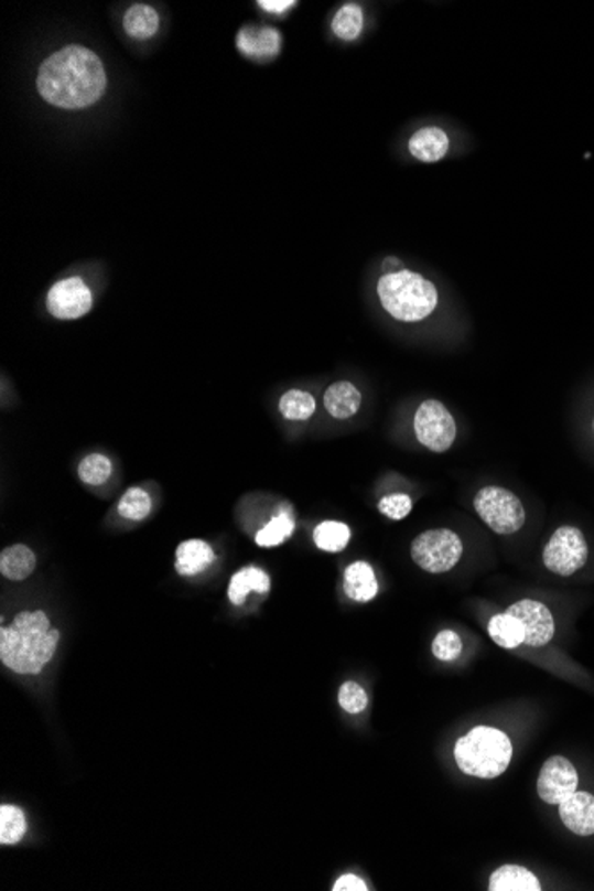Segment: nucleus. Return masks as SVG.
Masks as SVG:
<instances>
[{"label": "nucleus", "mask_w": 594, "mask_h": 891, "mask_svg": "<svg viewBox=\"0 0 594 891\" xmlns=\"http://www.w3.org/2000/svg\"><path fill=\"white\" fill-rule=\"evenodd\" d=\"M107 75L101 61L86 46L69 45L45 60L37 72V92L52 106L84 109L100 100Z\"/></svg>", "instance_id": "nucleus-1"}, {"label": "nucleus", "mask_w": 594, "mask_h": 891, "mask_svg": "<svg viewBox=\"0 0 594 891\" xmlns=\"http://www.w3.org/2000/svg\"><path fill=\"white\" fill-rule=\"evenodd\" d=\"M60 643L45 612H20L0 630V661L19 675H37L51 662Z\"/></svg>", "instance_id": "nucleus-2"}, {"label": "nucleus", "mask_w": 594, "mask_h": 891, "mask_svg": "<svg viewBox=\"0 0 594 891\" xmlns=\"http://www.w3.org/2000/svg\"><path fill=\"white\" fill-rule=\"evenodd\" d=\"M382 309L401 322L424 321L438 307V290L422 275L402 269L382 275L378 281Z\"/></svg>", "instance_id": "nucleus-3"}, {"label": "nucleus", "mask_w": 594, "mask_h": 891, "mask_svg": "<svg viewBox=\"0 0 594 891\" xmlns=\"http://www.w3.org/2000/svg\"><path fill=\"white\" fill-rule=\"evenodd\" d=\"M457 767L468 776L495 780L509 767L512 744L497 728L479 727L461 737L454 748Z\"/></svg>", "instance_id": "nucleus-4"}, {"label": "nucleus", "mask_w": 594, "mask_h": 891, "mask_svg": "<svg viewBox=\"0 0 594 891\" xmlns=\"http://www.w3.org/2000/svg\"><path fill=\"white\" fill-rule=\"evenodd\" d=\"M475 511L497 534H515L526 524V507L520 498L504 487H483L474 501Z\"/></svg>", "instance_id": "nucleus-5"}, {"label": "nucleus", "mask_w": 594, "mask_h": 891, "mask_svg": "<svg viewBox=\"0 0 594 891\" xmlns=\"http://www.w3.org/2000/svg\"><path fill=\"white\" fill-rule=\"evenodd\" d=\"M463 554V543L456 533L449 528H436L420 534L411 543V557L413 561L428 571V573H445L451 571Z\"/></svg>", "instance_id": "nucleus-6"}, {"label": "nucleus", "mask_w": 594, "mask_h": 891, "mask_svg": "<svg viewBox=\"0 0 594 891\" xmlns=\"http://www.w3.org/2000/svg\"><path fill=\"white\" fill-rule=\"evenodd\" d=\"M590 557V547L581 528L562 525L543 550V565L559 577H572L584 568Z\"/></svg>", "instance_id": "nucleus-7"}, {"label": "nucleus", "mask_w": 594, "mask_h": 891, "mask_svg": "<svg viewBox=\"0 0 594 891\" xmlns=\"http://www.w3.org/2000/svg\"><path fill=\"white\" fill-rule=\"evenodd\" d=\"M415 432L429 451L447 452L456 440V420L440 400H424L417 409Z\"/></svg>", "instance_id": "nucleus-8"}, {"label": "nucleus", "mask_w": 594, "mask_h": 891, "mask_svg": "<svg viewBox=\"0 0 594 891\" xmlns=\"http://www.w3.org/2000/svg\"><path fill=\"white\" fill-rule=\"evenodd\" d=\"M536 788L539 799L550 806H558L573 792L579 791V771L566 756L559 754L550 756L539 771Z\"/></svg>", "instance_id": "nucleus-9"}, {"label": "nucleus", "mask_w": 594, "mask_h": 891, "mask_svg": "<svg viewBox=\"0 0 594 891\" xmlns=\"http://www.w3.org/2000/svg\"><path fill=\"white\" fill-rule=\"evenodd\" d=\"M91 307V290L80 278L57 281L46 296V309L61 321L83 318Z\"/></svg>", "instance_id": "nucleus-10"}, {"label": "nucleus", "mask_w": 594, "mask_h": 891, "mask_svg": "<svg viewBox=\"0 0 594 891\" xmlns=\"http://www.w3.org/2000/svg\"><path fill=\"white\" fill-rule=\"evenodd\" d=\"M506 612L520 621L523 626V644L532 648H543L552 643L555 635V621L552 612L538 600H520L512 603Z\"/></svg>", "instance_id": "nucleus-11"}, {"label": "nucleus", "mask_w": 594, "mask_h": 891, "mask_svg": "<svg viewBox=\"0 0 594 891\" xmlns=\"http://www.w3.org/2000/svg\"><path fill=\"white\" fill-rule=\"evenodd\" d=\"M559 817L568 831L576 837L587 838L594 835V794L585 791L573 792L570 797L558 804Z\"/></svg>", "instance_id": "nucleus-12"}, {"label": "nucleus", "mask_w": 594, "mask_h": 891, "mask_svg": "<svg viewBox=\"0 0 594 891\" xmlns=\"http://www.w3.org/2000/svg\"><path fill=\"white\" fill-rule=\"evenodd\" d=\"M237 46L242 54L255 60H272L281 51V34L274 28L248 25L237 34Z\"/></svg>", "instance_id": "nucleus-13"}, {"label": "nucleus", "mask_w": 594, "mask_h": 891, "mask_svg": "<svg viewBox=\"0 0 594 891\" xmlns=\"http://www.w3.org/2000/svg\"><path fill=\"white\" fill-rule=\"evenodd\" d=\"M449 148H451V139H449L447 132L434 125L417 130L408 143L411 155L415 157L417 161L428 162V164L442 161L443 157L447 155Z\"/></svg>", "instance_id": "nucleus-14"}, {"label": "nucleus", "mask_w": 594, "mask_h": 891, "mask_svg": "<svg viewBox=\"0 0 594 891\" xmlns=\"http://www.w3.org/2000/svg\"><path fill=\"white\" fill-rule=\"evenodd\" d=\"M214 559L216 556L208 543L202 541V539H190V541L180 543L176 548L175 568L180 575L193 577V575L207 570Z\"/></svg>", "instance_id": "nucleus-15"}, {"label": "nucleus", "mask_w": 594, "mask_h": 891, "mask_svg": "<svg viewBox=\"0 0 594 891\" xmlns=\"http://www.w3.org/2000/svg\"><path fill=\"white\" fill-rule=\"evenodd\" d=\"M359 406H361V394L353 383H333L324 394V408L335 419H350L353 415L358 414Z\"/></svg>", "instance_id": "nucleus-16"}, {"label": "nucleus", "mask_w": 594, "mask_h": 891, "mask_svg": "<svg viewBox=\"0 0 594 891\" xmlns=\"http://www.w3.org/2000/svg\"><path fill=\"white\" fill-rule=\"evenodd\" d=\"M344 591L355 602H370L378 594L379 586L372 566L359 561L350 565L344 577Z\"/></svg>", "instance_id": "nucleus-17"}, {"label": "nucleus", "mask_w": 594, "mask_h": 891, "mask_svg": "<svg viewBox=\"0 0 594 891\" xmlns=\"http://www.w3.org/2000/svg\"><path fill=\"white\" fill-rule=\"evenodd\" d=\"M269 589H271L269 575L260 568L248 566L231 577L228 597L234 605H242L249 593L268 594Z\"/></svg>", "instance_id": "nucleus-18"}, {"label": "nucleus", "mask_w": 594, "mask_h": 891, "mask_svg": "<svg viewBox=\"0 0 594 891\" xmlns=\"http://www.w3.org/2000/svg\"><path fill=\"white\" fill-rule=\"evenodd\" d=\"M489 890L492 891H539L541 881L536 873L523 869L520 865H504L495 870L489 879Z\"/></svg>", "instance_id": "nucleus-19"}, {"label": "nucleus", "mask_w": 594, "mask_h": 891, "mask_svg": "<svg viewBox=\"0 0 594 891\" xmlns=\"http://www.w3.org/2000/svg\"><path fill=\"white\" fill-rule=\"evenodd\" d=\"M36 568V556L25 545H13L0 554V571L6 579L25 580Z\"/></svg>", "instance_id": "nucleus-20"}, {"label": "nucleus", "mask_w": 594, "mask_h": 891, "mask_svg": "<svg viewBox=\"0 0 594 891\" xmlns=\"http://www.w3.org/2000/svg\"><path fill=\"white\" fill-rule=\"evenodd\" d=\"M123 28L134 40H148L159 31V14L152 6L136 4L125 13Z\"/></svg>", "instance_id": "nucleus-21"}, {"label": "nucleus", "mask_w": 594, "mask_h": 891, "mask_svg": "<svg viewBox=\"0 0 594 891\" xmlns=\"http://www.w3.org/2000/svg\"><path fill=\"white\" fill-rule=\"evenodd\" d=\"M488 632L500 648L515 650L523 644V626L509 612L492 618Z\"/></svg>", "instance_id": "nucleus-22"}, {"label": "nucleus", "mask_w": 594, "mask_h": 891, "mask_svg": "<svg viewBox=\"0 0 594 891\" xmlns=\"http://www.w3.org/2000/svg\"><path fill=\"white\" fill-rule=\"evenodd\" d=\"M333 34L344 42H353L364 29V10L358 4L342 6L332 22Z\"/></svg>", "instance_id": "nucleus-23"}, {"label": "nucleus", "mask_w": 594, "mask_h": 891, "mask_svg": "<svg viewBox=\"0 0 594 891\" xmlns=\"http://www.w3.org/2000/svg\"><path fill=\"white\" fill-rule=\"evenodd\" d=\"M28 831V820L25 814L17 806L4 804L0 808V844L2 846H13L19 844Z\"/></svg>", "instance_id": "nucleus-24"}, {"label": "nucleus", "mask_w": 594, "mask_h": 891, "mask_svg": "<svg viewBox=\"0 0 594 891\" xmlns=\"http://www.w3.org/2000/svg\"><path fill=\"white\" fill-rule=\"evenodd\" d=\"M350 539V530L342 522H323L315 528L314 541L321 550L330 554H338L347 547Z\"/></svg>", "instance_id": "nucleus-25"}, {"label": "nucleus", "mask_w": 594, "mask_h": 891, "mask_svg": "<svg viewBox=\"0 0 594 891\" xmlns=\"http://www.w3.org/2000/svg\"><path fill=\"white\" fill-rule=\"evenodd\" d=\"M280 411L287 420H309L315 414V399L304 390H289L280 399Z\"/></svg>", "instance_id": "nucleus-26"}, {"label": "nucleus", "mask_w": 594, "mask_h": 891, "mask_svg": "<svg viewBox=\"0 0 594 891\" xmlns=\"http://www.w3.org/2000/svg\"><path fill=\"white\" fill-rule=\"evenodd\" d=\"M292 530H294V522H292L291 516L280 513L266 527L258 530L255 541H257L258 547H277L287 538H291Z\"/></svg>", "instance_id": "nucleus-27"}, {"label": "nucleus", "mask_w": 594, "mask_h": 891, "mask_svg": "<svg viewBox=\"0 0 594 891\" xmlns=\"http://www.w3.org/2000/svg\"><path fill=\"white\" fill-rule=\"evenodd\" d=\"M150 511H152V498L141 487H130L118 504V513L123 518L134 519V522L147 518Z\"/></svg>", "instance_id": "nucleus-28"}, {"label": "nucleus", "mask_w": 594, "mask_h": 891, "mask_svg": "<svg viewBox=\"0 0 594 891\" xmlns=\"http://www.w3.org/2000/svg\"><path fill=\"white\" fill-rule=\"evenodd\" d=\"M112 464L107 460L106 455L91 454L84 458L79 464V477L83 483L89 486H100L106 483L107 479L111 477Z\"/></svg>", "instance_id": "nucleus-29"}, {"label": "nucleus", "mask_w": 594, "mask_h": 891, "mask_svg": "<svg viewBox=\"0 0 594 891\" xmlns=\"http://www.w3.org/2000/svg\"><path fill=\"white\" fill-rule=\"evenodd\" d=\"M461 650H463V644H461L460 635L452 630H443L434 637L433 653L438 661H456L461 655Z\"/></svg>", "instance_id": "nucleus-30"}, {"label": "nucleus", "mask_w": 594, "mask_h": 891, "mask_svg": "<svg viewBox=\"0 0 594 891\" xmlns=\"http://www.w3.org/2000/svg\"><path fill=\"white\" fill-rule=\"evenodd\" d=\"M338 704L347 713H359L369 705V698L356 681H346L338 693Z\"/></svg>", "instance_id": "nucleus-31"}, {"label": "nucleus", "mask_w": 594, "mask_h": 891, "mask_svg": "<svg viewBox=\"0 0 594 891\" xmlns=\"http://www.w3.org/2000/svg\"><path fill=\"white\" fill-rule=\"evenodd\" d=\"M378 507L388 518L404 519L413 509V504H411L410 496L396 493V495L382 496Z\"/></svg>", "instance_id": "nucleus-32"}, {"label": "nucleus", "mask_w": 594, "mask_h": 891, "mask_svg": "<svg viewBox=\"0 0 594 891\" xmlns=\"http://www.w3.org/2000/svg\"><path fill=\"white\" fill-rule=\"evenodd\" d=\"M335 891H365L367 890V884H365L361 879L356 878L353 873H347V876H342L337 882H335Z\"/></svg>", "instance_id": "nucleus-33"}, {"label": "nucleus", "mask_w": 594, "mask_h": 891, "mask_svg": "<svg viewBox=\"0 0 594 891\" xmlns=\"http://www.w3.org/2000/svg\"><path fill=\"white\" fill-rule=\"evenodd\" d=\"M258 6H260L262 10L268 11V13L281 14L291 10L292 6H295V2L294 0H260Z\"/></svg>", "instance_id": "nucleus-34"}, {"label": "nucleus", "mask_w": 594, "mask_h": 891, "mask_svg": "<svg viewBox=\"0 0 594 891\" xmlns=\"http://www.w3.org/2000/svg\"><path fill=\"white\" fill-rule=\"evenodd\" d=\"M382 267H385V275L402 271V262L399 258L388 257Z\"/></svg>", "instance_id": "nucleus-35"}, {"label": "nucleus", "mask_w": 594, "mask_h": 891, "mask_svg": "<svg viewBox=\"0 0 594 891\" xmlns=\"http://www.w3.org/2000/svg\"><path fill=\"white\" fill-rule=\"evenodd\" d=\"M593 431H594V419H593Z\"/></svg>", "instance_id": "nucleus-36"}]
</instances>
